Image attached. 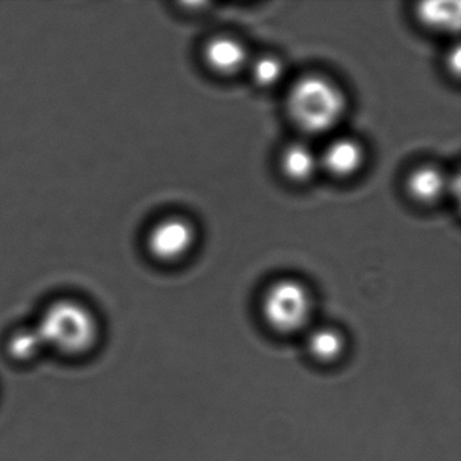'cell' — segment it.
<instances>
[{"instance_id": "1", "label": "cell", "mask_w": 461, "mask_h": 461, "mask_svg": "<svg viewBox=\"0 0 461 461\" xmlns=\"http://www.w3.org/2000/svg\"><path fill=\"white\" fill-rule=\"evenodd\" d=\"M347 110L341 88L322 75H306L291 86L287 112L299 131L325 134L339 125Z\"/></svg>"}, {"instance_id": "2", "label": "cell", "mask_w": 461, "mask_h": 461, "mask_svg": "<svg viewBox=\"0 0 461 461\" xmlns=\"http://www.w3.org/2000/svg\"><path fill=\"white\" fill-rule=\"evenodd\" d=\"M34 328L45 348L67 356L90 352L98 339V322L93 312L71 299L53 302Z\"/></svg>"}, {"instance_id": "3", "label": "cell", "mask_w": 461, "mask_h": 461, "mask_svg": "<svg viewBox=\"0 0 461 461\" xmlns=\"http://www.w3.org/2000/svg\"><path fill=\"white\" fill-rule=\"evenodd\" d=\"M312 294L303 283L280 279L272 283L261 298V315L269 329L279 334L306 330L312 317Z\"/></svg>"}, {"instance_id": "4", "label": "cell", "mask_w": 461, "mask_h": 461, "mask_svg": "<svg viewBox=\"0 0 461 461\" xmlns=\"http://www.w3.org/2000/svg\"><path fill=\"white\" fill-rule=\"evenodd\" d=\"M194 226L185 218H166L156 223L148 234V249L160 261H176L185 258L195 244Z\"/></svg>"}, {"instance_id": "5", "label": "cell", "mask_w": 461, "mask_h": 461, "mask_svg": "<svg viewBox=\"0 0 461 461\" xmlns=\"http://www.w3.org/2000/svg\"><path fill=\"white\" fill-rule=\"evenodd\" d=\"M363 164V147L349 137H341L329 142L320 158V167H323L331 176L339 179L357 174Z\"/></svg>"}, {"instance_id": "6", "label": "cell", "mask_w": 461, "mask_h": 461, "mask_svg": "<svg viewBox=\"0 0 461 461\" xmlns=\"http://www.w3.org/2000/svg\"><path fill=\"white\" fill-rule=\"evenodd\" d=\"M204 61L218 75L230 77L248 63V50L240 40L221 36L210 40L204 47Z\"/></svg>"}, {"instance_id": "7", "label": "cell", "mask_w": 461, "mask_h": 461, "mask_svg": "<svg viewBox=\"0 0 461 461\" xmlns=\"http://www.w3.org/2000/svg\"><path fill=\"white\" fill-rule=\"evenodd\" d=\"M447 188L444 172L434 166L415 168L407 179V191L418 203H436Z\"/></svg>"}, {"instance_id": "8", "label": "cell", "mask_w": 461, "mask_h": 461, "mask_svg": "<svg viewBox=\"0 0 461 461\" xmlns=\"http://www.w3.org/2000/svg\"><path fill=\"white\" fill-rule=\"evenodd\" d=\"M306 349L318 363L333 364L347 352V339L337 328L320 326L307 334Z\"/></svg>"}, {"instance_id": "9", "label": "cell", "mask_w": 461, "mask_h": 461, "mask_svg": "<svg viewBox=\"0 0 461 461\" xmlns=\"http://www.w3.org/2000/svg\"><path fill=\"white\" fill-rule=\"evenodd\" d=\"M283 174L293 182L303 183L314 176L320 168V158L306 144H291L285 148L280 158Z\"/></svg>"}, {"instance_id": "10", "label": "cell", "mask_w": 461, "mask_h": 461, "mask_svg": "<svg viewBox=\"0 0 461 461\" xmlns=\"http://www.w3.org/2000/svg\"><path fill=\"white\" fill-rule=\"evenodd\" d=\"M420 20L437 31H452L460 23V5L447 2H430L420 6Z\"/></svg>"}, {"instance_id": "11", "label": "cell", "mask_w": 461, "mask_h": 461, "mask_svg": "<svg viewBox=\"0 0 461 461\" xmlns=\"http://www.w3.org/2000/svg\"><path fill=\"white\" fill-rule=\"evenodd\" d=\"M45 345L36 328L23 329L9 339V352L17 360L26 361L36 357Z\"/></svg>"}, {"instance_id": "12", "label": "cell", "mask_w": 461, "mask_h": 461, "mask_svg": "<svg viewBox=\"0 0 461 461\" xmlns=\"http://www.w3.org/2000/svg\"><path fill=\"white\" fill-rule=\"evenodd\" d=\"M252 79L258 87H274L283 79L285 67L282 61L275 56H263L258 58L250 67Z\"/></svg>"}]
</instances>
